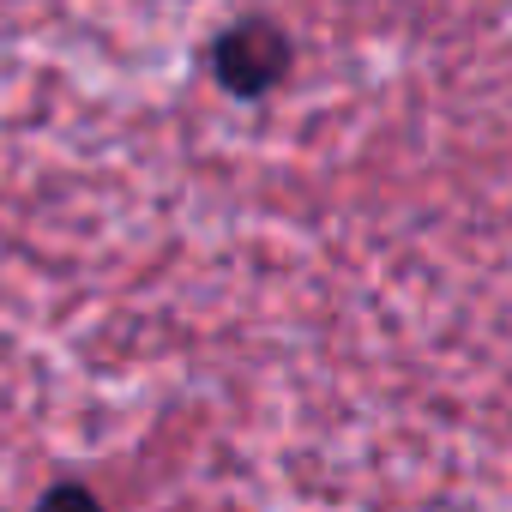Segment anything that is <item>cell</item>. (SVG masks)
I'll return each mask as SVG.
<instances>
[{
  "instance_id": "obj_2",
  "label": "cell",
  "mask_w": 512,
  "mask_h": 512,
  "mask_svg": "<svg viewBox=\"0 0 512 512\" xmlns=\"http://www.w3.org/2000/svg\"><path fill=\"white\" fill-rule=\"evenodd\" d=\"M31 512H103V500H97L85 482H55V488H49Z\"/></svg>"
},
{
  "instance_id": "obj_1",
  "label": "cell",
  "mask_w": 512,
  "mask_h": 512,
  "mask_svg": "<svg viewBox=\"0 0 512 512\" xmlns=\"http://www.w3.org/2000/svg\"><path fill=\"white\" fill-rule=\"evenodd\" d=\"M296 61V43L272 25V19H247V25H229L217 43H211V79L241 97V103H260L284 85Z\"/></svg>"
}]
</instances>
